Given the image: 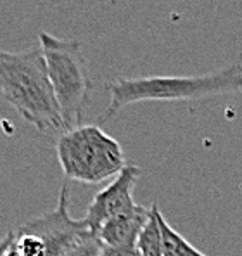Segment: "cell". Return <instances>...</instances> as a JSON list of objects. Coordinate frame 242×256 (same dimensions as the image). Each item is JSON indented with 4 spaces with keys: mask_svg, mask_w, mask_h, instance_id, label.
Here are the masks:
<instances>
[{
    "mask_svg": "<svg viewBox=\"0 0 242 256\" xmlns=\"http://www.w3.org/2000/svg\"><path fill=\"white\" fill-rule=\"evenodd\" d=\"M150 216V210L135 204L128 212L108 220L97 234V239L106 248H137L140 232Z\"/></svg>",
    "mask_w": 242,
    "mask_h": 256,
    "instance_id": "obj_7",
    "label": "cell"
},
{
    "mask_svg": "<svg viewBox=\"0 0 242 256\" xmlns=\"http://www.w3.org/2000/svg\"><path fill=\"white\" fill-rule=\"evenodd\" d=\"M12 242H14V232H9L4 239H0V256H6L9 253Z\"/></svg>",
    "mask_w": 242,
    "mask_h": 256,
    "instance_id": "obj_12",
    "label": "cell"
},
{
    "mask_svg": "<svg viewBox=\"0 0 242 256\" xmlns=\"http://www.w3.org/2000/svg\"><path fill=\"white\" fill-rule=\"evenodd\" d=\"M102 256H138L137 248H106L102 246Z\"/></svg>",
    "mask_w": 242,
    "mask_h": 256,
    "instance_id": "obj_11",
    "label": "cell"
},
{
    "mask_svg": "<svg viewBox=\"0 0 242 256\" xmlns=\"http://www.w3.org/2000/svg\"><path fill=\"white\" fill-rule=\"evenodd\" d=\"M58 160L66 178L100 184L118 176L126 166L120 142L97 125H82L59 134Z\"/></svg>",
    "mask_w": 242,
    "mask_h": 256,
    "instance_id": "obj_3",
    "label": "cell"
},
{
    "mask_svg": "<svg viewBox=\"0 0 242 256\" xmlns=\"http://www.w3.org/2000/svg\"><path fill=\"white\" fill-rule=\"evenodd\" d=\"M109 106L102 122L111 120L128 104L149 100H194L218 94L242 92V64H230L199 76L118 78L109 84Z\"/></svg>",
    "mask_w": 242,
    "mask_h": 256,
    "instance_id": "obj_2",
    "label": "cell"
},
{
    "mask_svg": "<svg viewBox=\"0 0 242 256\" xmlns=\"http://www.w3.org/2000/svg\"><path fill=\"white\" fill-rule=\"evenodd\" d=\"M68 186L64 184L59 194V201L52 212L44 213L21 227L40 236L47 244L48 256H66L71 248L76 246L85 237L94 236L85 220H74L68 208Z\"/></svg>",
    "mask_w": 242,
    "mask_h": 256,
    "instance_id": "obj_5",
    "label": "cell"
},
{
    "mask_svg": "<svg viewBox=\"0 0 242 256\" xmlns=\"http://www.w3.org/2000/svg\"><path fill=\"white\" fill-rule=\"evenodd\" d=\"M6 256H22V254H20V253H18V251H16V250H14V248H12V246H10L9 253H7Z\"/></svg>",
    "mask_w": 242,
    "mask_h": 256,
    "instance_id": "obj_13",
    "label": "cell"
},
{
    "mask_svg": "<svg viewBox=\"0 0 242 256\" xmlns=\"http://www.w3.org/2000/svg\"><path fill=\"white\" fill-rule=\"evenodd\" d=\"M138 178H140V168L135 164H126L108 187L100 189L94 196L86 210V216L83 218L94 236L97 237L102 225L108 220L120 213L128 212L137 204L132 194H134Z\"/></svg>",
    "mask_w": 242,
    "mask_h": 256,
    "instance_id": "obj_6",
    "label": "cell"
},
{
    "mask_svg": "<svg viewBox=\"0 0 242 256\" xmlns=\"http://www.w3.org/2000/svg\"><path fill=\"white\" fill-rule=\"evenodd\" d=\"M0 94L22 120L40 132H64L45 56L40 47L0 50Z\"/></svg>",
    "mask_w": 242,
    "mask_h": 256,
    "instance_id": "obj_1",
    "label": "cell"
},
{
    "mask_svg": "<svg viewBox=\"0 0 242 256\" xmlns=\"http://www.w3.org/2000/svg\"><path fill=\"white\" fill-rule=\"evenodd\" d=\"M161 228V242H162V256H206L198 251L188 240H185L168 222L164 220L161 210L158 212Z\"/></svg>",
    "mask_w": 242,
    "mask_h": 256,
    "instance_id": "obj_8",
    "label": "cell"
},
{
    "mask_svg": "<svg viewBox=\"0 0 242 256\" xmlns=\"http://www.w3.org/2000/svg\"><path fill=\"white\" fill-rule=\"evenodd\" d=\"M66 256H102V244L96 236H88L71 248Z\"/></svg>",
    "mask_w": 242,
    "mask_h": 256,
    "instance_id": "obj_10",
    "label": "cell"
},
{
    "mask_svg": "<svg viewBox=\"0 0 242 256\" xmlns=\"http://www.w3.org/2000/svg\"><path fill=\"white\" fill-rule=\"evenodd\" d=\"M38 40L47 61L64 130L82 126L92 92V80L82 44L78 40L58 38L47 32H42Z\"/></svg>",
    "mask_w": 242,
    "mask_h": 256,
    "instance_id": "obj_4",
    "label": "cell"
},
{
    "mask_svg": "<svg viewBox=\"0 0 242 256\" xmlns=\"http://www.w3.org/2000/svg\"><path fill=\"white\" fill-rule=\"evenodd\" d=\"M160 206L154 202L150 206V216L147 220L146 227L140 232L137 240V253L138 256H162V242H161V228L158 220Z\"/></svg>",
    "mask_w": 242,
    "mask_h": 256,
    "instance_id": "obj_9",
    "label": "cell"
}]
</instances>
